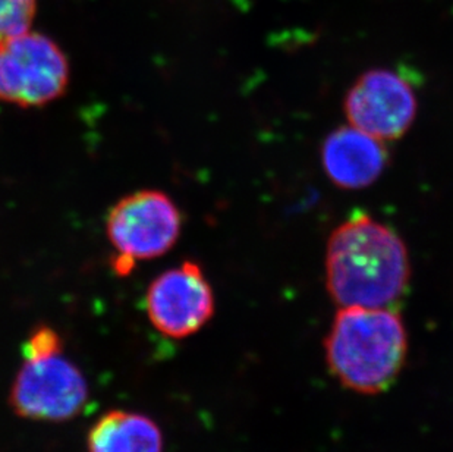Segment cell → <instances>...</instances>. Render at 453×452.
<instances>
[{
	"label": "cell",
	"instance_id": "5",
	"mask_svg": "<svg viewBox=\"0 0 453 452\" xmlns=\"http://www.w3.org/2000/svg\"><path fill=\"white\" fill-rule=\"evenodd\" d=\"M88 400L82 371L62 355L26 360L13 380L9 404L19 417L66 422L81 413Z\"/></svg>",
	"mask_w": 453,
	"mask_h": 452
},
{
	"label": "cell",
	"instance_id": "2",
	"mask_svg": "<svg viewBox=\"0 0 453 452\" xmlns=\"http://www.w3.org/2000/svg\"><path fill=\"white\" fill-rule=\"evenodd\" d=\"M325 347L330 371L345 388L376 395L403 370L408 337L403 317L390 308H342Z\"/></svg>",
	"mask_w": 453,
	"mask_h": 452
},
{
	"label": "cell",
	"instance_id": "4",
	"mask_svg": "<svg viewBox=\"0 0 453 452\" xmlns=\"http://www.w3.org/2000/svg\"><path fill=\"white\" fill-rule=\"evenodd\" d=\"M68 82V59L46 35L27 31L0 43V100L43 106L60 97Z\"/></svg>",
	"mask_w": 453,
	"mask_h": 452
},
{
	"label": "cell",
	"instance_id": "1",
	"mask_svg": "<svg viewBox=\"0 0 453 452\" xmlns=\"http://www.w3.org/2000/svg\"><path fill=\"white\" fill-rule=\"evenodd\" d=\"M406 245L389 226L357 214L330 235L326 284L341 308H385L410 282Z\"/></svg>",
	"mask_w": 453,
	"mask_h": 452
},
{
	"label": "cell",
	"instance_id": "6",
	"mask_svg": "<svg viewBox=\"0 0 453 452\" xmlns=\"http://www.w3.org/2000/svg\"><path fill=\"white\" fill-rule=\"evenodd\" d=\"M146 310L158 332L175 339L191 337L214 315V294L202 268L184 261L158 275L146 294Z\"/></svg>",
	"mask_w": 453,
	"mask_h": 452
},
{
	"label": "cell",
	"instance_id": "8",
	"mask_svg": "<svg viewBox=\"0 0 453 452\" xmlns=\"http://www.w3.org/2000/svg\"><path fill=\"white\" fill-rule=\"evenodd\" d=\"M388 158L383 141L352 125L329 134L321 147L326 174L343 190H361L376 183L385 171Z\"/></svg>",
	"mask_w": 453,
	"mask_h": 452
},
{
	"label": "cell",
	"instance_id": "11",
	"mask_svg": "<svg viewBox=\"0 0 453 452\" xmlns=\"http://www.w3.org/2000/svg\"><path fill=\"white\" fill-rule=\"evenodd\" d=\"M64 353V341L55 329L42 324L31 332L22 347V355L26 360L46 359L50 355Z\"/></svg>",
	"mask_w": 453,
	"mask_h": 452
},
{
	"label": "cell",
	"instance_id": "9",
	"mask_svg": "<svg viewBox=\"0 0 453 452\" xmlns=\"http://www.w3.org/2000/svg\"><path fill=\"white\" fill-rule=\"evenodd\" d=\"M88 452H163L157 425L144 414L111 409L91 427Z\"/></svg>",
	"mask_w": 453,
	"mask_h": 452
},
{
	"label": "cell",
	"instance_id": "10",
	"mask_svg": "<svg viewBox=\"0 0 453 452\" xmlns=\"http://www.w3.org/2000/svg\"><path fill=\"white\" fill-rule=\"evenodd\" d=\"M35 9V0H0V43L30 31Z\"/></svg>",
	"mask_w": 453,
	"mask_h": 452
},
{
	"label": "cell",
	"instance_id": "3",
	"mask_svg": "<svg viewBox=\"0 0 453 452\" xmlns=\"http://www.w3.org/2000/svg\"><path fill=\"white\" fill-rule=\"evenodd\" d=\"M180 212L165 192L146 190L124 197L107 216V237L119 253L115 272L128 275L137 261L163 256L180 238Z\"/></svg>",
	"mask_w": 453,
	"mask_h": 452
},
{
	"label": "cell",
	"instance_id": "7",
	"mask_svg": "<svg viewBox=\"0 0 453 452\" xmlns=\"http://www.w3.org/2000/svg\"><path fill=\"white\" fill-rule=\"evenodd\" d=\"M343 109L355 129L381 141L398 140L414 124L417 97L398 74L372 69L349 89Z\"/></svg>",
	"mask_w": 453,
	"mask_h": 452
}]
</instances>
